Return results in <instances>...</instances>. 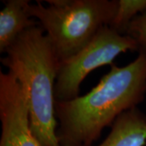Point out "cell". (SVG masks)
Instances as JSON below:
<instances>
[{
    "mask_svg": "<svg viewBox=\"0 0 146 146\" xmlns=\"http://www.w3.org/2000/svg\"><path fill=\"white\" fill-rule=\"evenodd\" d=\"M29 0H8L0 11V52L5 53L27 29L39 25L32 19Z\"/></svg>",
    "mask_w": 146,
    "mask_h": 146,
    "instance_id": "6",
    "label": "cell"
},
{
    "mask_svg": "<svg viewBox=\"0 0 146 146\" xmlns=\"http://www.w3.org/2000/svg\"><path fill=\"white\" fill-rule=\"evenodd\" d=\"M0 146H42L34 136L26 94L9 72H0Z\"/></svg>",
    "mask_w": 146,
    "mask_h": 146,
    "instance_id": "5",
    "label": "cell"
},
{
    "mask_svg": "<svg viewBox=\"0 0 146 146\" xmlns=\"http://www.w3.org/2000/svg\"><path fill=\"white\" fill-rule=\"evenodd\" d=\"M127 35L132 37L138 44L139 50L146 51V11L131 22Z\"/></svg>",
    "mask_w": 146,
    "mask_h": 146,
    "instance_id": "9",
    "label": "cell"
},
{
    "mask_svg": "<svg viewBox=\"0 0 146 146\" xmlns=\"http://www.w3.org/2000/svg\"><path fill=\"white\" fill-rule=\"evenodd\" d=\"M30 6L59 62L72 57L115 16L117 0H47Z\"/></svg>",
    "mask_w": 146,
    "mask_h": 146,
    "instance_id": "3",
    "label": "cell"
},
{
    "mask_svg": "<svg viewBox=\"0 0 146 146\" xmlns=\"http://www.w3.org/2000/svg\"><path fill=\"white\" fill-rule=\"evenodd\" d=\"M146 11V0H117L115 16L109 27L122 35H127L131 22Z\"/></svg>",
    "mask_w": 146,
    "mask_h": 146,
    "instance_id": "8",
    "label": "cell"
},
{
    "mask_svg": "<svg viewBox=\"0 0 146 146\" xmlns=\"http://www.w3.org/2000/svg\"><path fill=\"white\" fill-rule=\"evenodd\" d=\"M124 67L113 64L96 86L83 96L55 101L60 146H91L123 113L138 106L146 94V51Z\"/></svg>",
    "mask_w": 146,
    "mask_h": 146,
    "instance_id": "1",
    "label": "cell"
},
{
    "mask_svg": "<svg viewBox=\"0 0 146 146\" xmlns=\"http://www.w3.org/2000/svg\"><path fill=\"white\" fill-rule=\"evenodd\" d=\"M1 63L25 89L32 131L42 146H60L56 131L54 86L60 62L40 25L25 31Z\"/></svg>",
    "mask_w": 146,
    "mask_h": 146,
    "instance_id": "2",
    "label": "cell"
},
{
    "mask_svg": "<svg viewBox=\"0 0 146 146\" xmlns=\"http://www.w3.org/2000/svg\"><path fill=\"white\" fill-rule=\"evenodd\" d=\"M137 42L109 26L102 27L90 42L72 57L61 62L55 86V101L65 102L80 96V88L91 72L104 65H113L115 58L127 51H138Z\"/></svg>",
    "mask_w": 146,
    "mask_h": 146,
    "instance_id": "4",
    "label": "cell"
},
{
    "mask_svg": "<svg viewBox=\"0 0 146 146\" xmlns=\"http://www.w3.org/2000/svg\"><path fill=\"white\" fill-rule=\"evenodd\" d=\"M145 145L146 113L136 106L125 111L115 120L111 126L109 135L98 146H145Z\"/></svg>",
    "mask_w": 146,
    "mask_h": 146,
    "instance_id": "7",
    "label": "cell"
}]
</instances>
